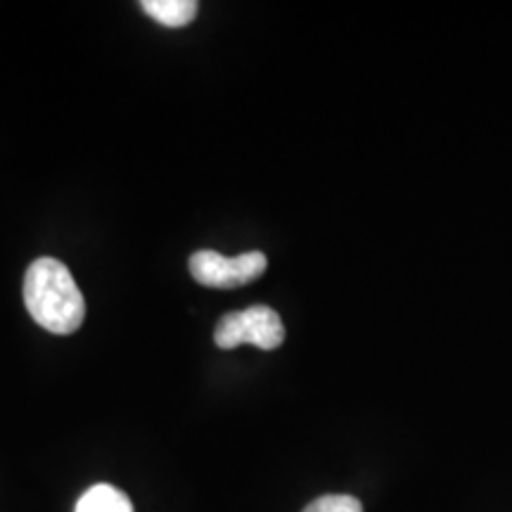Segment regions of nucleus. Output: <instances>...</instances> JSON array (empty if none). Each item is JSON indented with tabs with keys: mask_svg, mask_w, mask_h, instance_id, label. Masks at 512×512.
Listing matches in <instances>:
<instances>
[{
	"mask_svg": "<svg viewBox=\"0 0 512 512\" xmlns=\"http://www.w3.org/2000/svg\"><path fill=\"white\" fill-rule=\"evenodd\" d=\"M24 304L31 318L53 335H72L86 318V302L62 261L43 256L24 275Z\"/></svg>",
	"mask_w": 512,
	"mask_h": 512,
	"instance_id": "1",
	"label": "nucleus"
},
{
	"mask_svg": "<svg viewBox=\"0 0 512 512\" xmlns=\"http://www.w3.org/2000/svg\"><path fill=\"white\" fill-rule=\"evenodd\" d=\"M216 347L235 349L252 344L264 351L278 349L285 342V325L271 306H249L245 311L226 313L214 332Z\"/></svg>",
	"mask_w": 512,
	"mask_h": 512,
	"instance_id": "2",
	"label": "nucleus"
},
{
	"mask_svg": "<svg viewBox=\"0 0 512 512\" xmlns=\"http://www.w3.org/2000/svg\"><path fill=\"white\" fill-rule=\"evenodd\" d=\"M266 266V254L261 252L223 256L219 252H211V249H202V252L190 256L192 278L204 287H219V290L254 283L264 275Z\"/></svg>",
	"mask_w": 512,
	"mask_h": 512,
	"instance_id": "3",
	"label": "nucleus"
},
{
	"mask_svg": "<svg viewBox=\"0 0 512 512\" xmlns=\"http://www.w3.org/2000/svg\"><path fill=\"white\" fill-rule=\"evenodd\" d=\"M140 8L145 10V15H150L155 22L162 24V27L183 29L197 17L200 5L195 0H145Z\"/></svg>",
	"mask_w": 512,
	"mask_h": 512,
	"instance_id": "4",
	"label": "nucleus"
},
{
	"mask_svg": "<svg viewBox=\"0 0 512 512\" xmlns=\"http://www.w3.org/2000/svg\"><path fill=\"white\" fill-rule=\"evenodd\" d=\"M76 512H133V505L117 486L95 484L79 498Z\"/></svg>",
	"mask_w": 512,
	"mask_h": 512,
	"instance_id": "5",
	"label": "nucleus"
},
{
	"mask_svg": "<svg viewBox=\"0 0 512 512\" xmlns=\"http://www.w3.org/2000/svg\"><path fill=\"white\" fill-rule=\"evenodd\" d=\"M304 512H363V505L354 496L330 494L316 498V501L306 505Z\"/></svg>",
	"mask_w": 512,
	"mask_h": 512,
	"instance_id": "6",
	"label": "nucleus"
}]
</instances>
